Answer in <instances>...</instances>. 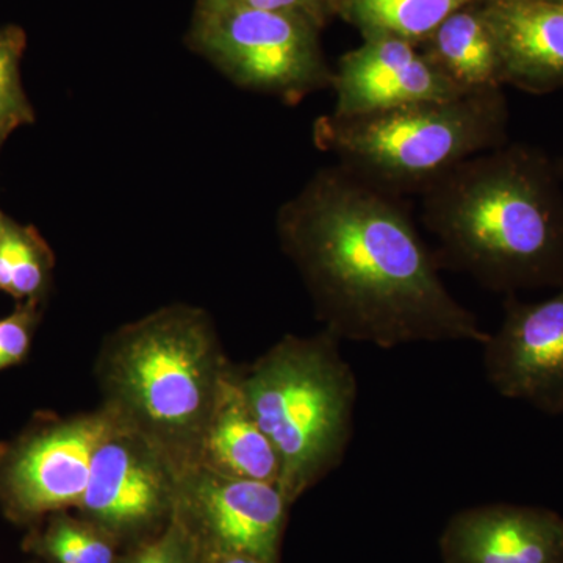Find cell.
Here are the masks:
<instances>
[{"instance_id": "5bb4252c", "label": "cell", "mask_w": 563, "mask_h": 563, "mask_svg": "<svg viewBox=\"0 0 563 563\" xmlns=\"http://www.w3.org/2000/svg\"><path fill=\"white\" fill-rule=\"evenodd\" d=\"M192 466L222 476L279 484V457L244 402L236 366L222 385Z\"/></svg>"}, {"instance_id": "3957f363", "label": "cell", "mask_w": 563, "mask_h": 563, "mask_svg": "<svg viewBox=\"0 0 563 563\" xmlns=\"http://www.w3.org/2000/svg\"><path fill=\"white\" fill-rule=\"evenodd\" d=\"M206 310L172 303L107 336L96 379L114 421L179 468H191L222 385L233 369Z\"/></svg>"}, {"instance_id": "e0dca14e", "label": "cell", "mask_w": 563, "mask_h": 563, "mask_svg": "<svg viewBox=\"0 0 563 563\" xmlns=\"http://www.w3.org/2000/svg\"><path fill=\"white\" fill-rule=\"evenodd\" d=\"M55 257L33 225L3 214L0 221V292L18 302H43L51 290Z\"/></svg>"}, {"instance_id": "5b68a950", "label": "cell", "mask_w": 563, "mask_h": 563, "mask_svg": "<svg viewBox=\"0 0 563 563\" xmlns=\"http://www.w3.org/2000/svg\"><path fill=\"white\" fill-rule=\"evenodd\" d=\"M504 88L444 101L335 117L313 124V143L339 166L388 195H421L474 155L507 143Z\"/></svg>"}, {"instance_id": "52a82bcc", "label": "cell", "mask_w": 563, "mask_h": 563, "mask_svg": "<svg viewBox=\"0 0 563 563\" xmlns=\"http://www.w3.org/2000/svg\"><path fill=\"white\" fill-rule=\"evenodd\" d=\"M113 424L103 407L46 417L0 444V503L21 520L79 507L92 454Z\"/></svg>"}, {"instance_id": "8fae6325", "label": "cell", "mask_w": 563, "mask_h": 563, "mask_svg": "<svg viewBox=\"0 0 563 563\" xmlns=\"http://www.w3.org/2000/svg\"><path fill=\"white\" fill-rule=\"evenodd\" d=\"M331 88L335 117H361L466 95L432 65L420 46L390 35L362 36L361 46L336 63Z\"/></svg>"}, {"instance_id": "9c48e42d", "label": "cell", "mask_w": 563, "mask_h": 563, "mask_svg": "<svg viewBox=\"0 0 563 563\" xmlns=\"http://www.w3.org/2000/svg\"><path fill=\"white\" fill-rule=\"evenodd\" d=\"M290 506L279 484L191 466L181 473L176 509L206 553L246 554L279 563Z\"/></svg>"}, {"instance_id": "30bf717a", "label": "cell", "mask_w": 563, "mask_h": 563, "mask_svg": "<svg viewBox=\"0 0 563 563\" xmlns=\"http://www.w3.org/2000/svg\"><path fill=\"white\" fill-rule=\"evenodd\" d=\"M483 347L485 377L499 395L563 415V285L539 302L509 298Z\"/></svg>"}, {"instance_id": "2e32d148", "label": "cell", "mask_w": 563, "mask_h": 563, "mask_svg": "<svg viewBox=\"0 0 563 563\" xmlns=\"http://www.w3.org/2000/svg\"><path fill=\"white\" fill-rule=\"evenodd\" d=\"M484 0H342L333 14L362 36L390 35L420 46L455 11Z\"/></svg>"}, {"instance_id": "7402d4cb", "label": "cell", "mask_w": 563, "mask_h": 563, "mask_svg": "<svg viewBox=\"0 0 563 563\" xmlns=\"http://www.w3.org/2000/svg\"><path fill=\"white\" fill-rule=\"evenodd\" d=\"M210 2L229 3V5L244 7V9L301 14L317 22L321 29L335 18L331 7L324 0H210Z\"/></svg>"}, {"instance_id": "4316f807", "label": "cell", "mask_w": 563, "mask_h": 563, "mask_svg": "<svg viewBox=\"0 0 563 563\" xmlns=\"http://www.w3.org/2000/svg\"><path fill=\"white\" fill-rule=\"evenodd\" d=\"M2 218H3V213H2V211H0V221H2Z\"/></svg>"}, {"instance_id": "277c9868", "label": "cell", "mask_w": 563, "mask_h": 563, "mask_svg": "<svg viewBox=\"0 0 563 563\" xmlns=\"http://www.w3.org/2000/svg\"><path fill=\"white\" fill-rule=\"evenodd\" d=\"M236 380L279 457L280 488L296 503L342 465L352 442L358 385L340 340L325 329L287 333L236 366Z\"/></svg>"}, {"instance_id": "44dd1931", "label": "cell", "mask_w": 563, "mask_h": 563, "mask_svg": "<svg viewBox=\"0 0 563 563\" xmlns=\"http://www.w3.org/2000/svg\"><path fill=\"white\" fill-rule=\"evenodd\" d=\"M41 321V302H18L16 309L0 318V372L20 365L31 352Z\"/></svg>"}, {"instance_id": "7c38bea8", "label": "cell", "mask_w": 563, "mask_h": 563, "mask_svg": "<svg viewBox=\"0 0 563 563\" xmlns=\"http://www.w3.org/2000/svg\"><path fill=\"white\" fill-rule=\"evenodd\" d=\"M443 563H563V517L542 507L484 504L453 515Z\"/></svg>"}, {"instance_id": "603a6c76", "label": "cell", "mask_w": 563, "mask_h": 563, "mask_svg": "<svg viewBox=\"0 0 563 563\" xmlns=\"http://www.w3.org/2000/svg\"><path fill=\"white\" fill-rule=\"evenodd\" d=\"M206 553V551H203ZM203 563H266L261 559L252 558L246 554H232V553H206Z\"/></svg>"}, {"instance_id": "ffe728a7", "label": "cell", "mask_w": 563, "mask_h": 563, "mask_svg": "<svg viewBox=\"0 0 563 563\" xmlns=\"http://www.w3.org/2000/svg\"><path fill=\"white\" fill-rule=\"evenodd\" d=\"M206 553L179 512L125 563H203Z\"/></svg>"}, {"instance_id": "ba28073f", "label": "cell", "mask_w": 563, "mask_h": 563, "mask_svg": "<svg viewBox=\"0 0 563 563\" xmlns=\"http://www.w3.org/2000/svg\"><path fill=\"white\" fill-rule=\"evenodd\" d=\"M180 476L155 444L113 418L92 454L77 509L113 539L151 532L176 512Z\"/></svg>"}, {"instance_id": "7a4b0ae2", "label": "cell", "mask_w": 563, "mask_h": 563, "mask_svg": "<svg viewBox=\"0 0 563 563\" xmlns=\"http://www.w3.org/2000/svg\"><path fill=\"white\" fill-rule=\"evenodd\" d=\"M420 196L442 268L509 296L562 287L563 185L543 151L503 144L462 162Z\"/></svg>"}, {"instance_id": "d4e9b609", "label": "cell", "mask_w": 563, "mask_h": 563, "mask_svg": "<svg viewBox=\"0 0 563 563\" xmlns=\"http://www.w3.org/2000/svg\"><path fill=\"white\" fill-rule=\"evenodd\" d=\"M325 3H328L329 7H331L332 11L335 9L336 3L342 2V0H324ZM335 16V14H333Z\"/></svg>"}, {"instance_id": "6da1fadb", "label": "cell", "mask_w": 563, "mask_h": 563, "mask_svg": "<svg viewBox=\"0 0 563 563\" xmlns=\"http://www.w3.org/2000/svg\"><path fill=\"white\" fill-rule=\"evenodd\" d=\"M276 231L322 329L340 342L483 346L490 335L448 290L401 198L342 166L314 173L277 211Z\"/></svg>"}, {"instance_id": "ac0fdd59", "label": "cell", "mask_w": 563, "mask_h": 563, "mask_svg": "<svg viewBox=\"0 0 563 563\" xmlns=\"http://www.w3.org/2000/svg\"><path fill=\"white\" fill-rule=\"evenodd\" d=\"M113 537L87 520L57 517L40 537V551L55 563H117Z\"/></svg>"}, {"instance_id": "9a60e30c", "label": "cell", "mask_w": 563, "mask_h": 563, "mask_svg": "<svg viewBox=\"0 0 563 563\" xmlns=\"http://www.w3.org/2000/svg\"><path fill=\"white\" fill-rule=\"evenodd\" d=\"M484 2L455 11L420 44L432 65L465 92L504 88Z\"/></svg>"}, {"instance_id": "8992f818", "label": "cell", "mask_w": 563, "mask_h": 563, "mask_svg": "<svg viewBox=\"0 0 563 563\" xmlns=\"http://www.w3.org/2000/svg\"><path fill=\"white\" fill-rule=\"evenodd\" d=\"M321 31L301 14L198 0L188 43L236 87L299 103L332 85Z\"/></svg>"}, {"instance_id": "d6986e66", "label": "cell", "mask_w": 563, "mask_h": 563, "mask_svg": "<svg viewBox=\"0 0 563 563\" xmlns=\"http://www.w3.org/2000/svg\"><path fill=\"white\" fill-rule=\"evenodd\" d=\"M25 49V35L21 29L0 31V147L7 139L35 122L33 110L21 80V58Z\"/></svg>"}, {"instance_id": "4fadbf2b", "label": "cell", "mask_w": 563, "mask_h": 563, "mask_svg": "<svg viewBox=\"0 0 563 563\" xmlns=\"http://www.w3.org/2000/svg\"><path fill=\"white\" fill-rule=\"evenodd\" d=\"M501 84L543 95L563 88V3L485 0Z\"/></svg>"}, {"instance_id": "484cf974", "label": "cell", "mask_w": 563, "mask_h": 563, "mask_svg": "<svg viewBox=\"0 0 563 563\" xmlns=\"http://www.w3.org/2000/svg\"><path fill=\"white\" fill-rule=\"evenodd\" d=\"M550 2H561V3H563V0H550Z\"/></svg>"}, {"instance_id": "cb8c5ba5", "label": "cell", "mask_w": 563, "mask_h": 563, "mask_svg": "<svg viewBox=\"0 0 563 563\" xmlns=\"http://www.w3.org/2000/svg\"><path fill=\"white\" fill-rule=\"evenodd\" d=\"M555 168H558L559 177H561L563 185V157L555 162Z\"/></svg>"}]
</instances>
